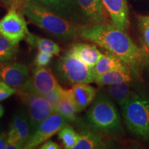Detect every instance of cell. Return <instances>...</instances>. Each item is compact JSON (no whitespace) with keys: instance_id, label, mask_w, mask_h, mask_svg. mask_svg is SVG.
<instances>
[{"instance_id":"21","label":"cell","mask_w":149,"mask_h":149,"mask_svg":"<svg viewBox=\"0 0 149 149\" xmlns=\"http://www.w3.org/2000/svg\"><path fill=\"white\" fill-rule=\"evenodd\" d=\"M56 112L66 119L68 122L75 121L76 114L78 112L70 89H64L62 97Z\"/></svg>"},{"instance_id":"31","label":"cell","mask_w":149,"mask_h":149,"mask_svg":"<svg viewBox=\"0 0 149 149\" xmlns=\"http://www.w3.org/2000/svg\"><path fill=\"white\" fill-rule=\"evenodd\" d=\"M7 141H8V134L5 132L0 133V149H5L6 148Z\"/></svg>"},{"instance_id":"33","label":"cell","mask_w":149,"mask_h":149,"mask_svg":"<svg viewBox=\"0 0 149 149\" xmlns=\"http://www.w3.org/2000/svg\"><path fill=\"white\" fill-rule=\"evenodd\" d=\"M144 53L145 54V57H146V61L149 62V51L144 52Z\"/></svg>"},{"instance_id":"15","label":"cell","mask_w":149,"mask_h":149,"mask_svg":"<svg viewBox=\"0 0 149 149\" xmlns=\"http://www.w3.org/2000/svg\"><path fill=\"white\" fill-rule=\"evenodd\" d=\"M67 53L92 68L103 55L95 45L86 43H73Z\"/></svg>"},{"instance_id":"8","label":"cell","mask_w":149,"mask_h":149,"mask_svg":"<svg viewBox=\"0 0 149 149\" xmlns=\"http://www.w3.org/2000/svg\"><path fill=\"white\" fill-rule=\"evenodd\" d=\"M59 84L51 68L46 66H37L32 70V74L25 85L17 93L29 92L45 95Z\"/></svg>"},{"instance_id":"29","label":"cell","mask_w":149,"mask_h":149,"mask_svg":"<svg viewBox=\"0 0 149 149\" xmlns=\"http://www.w3.org/2000/svg\"><path fill=\"white\" fill-rule=\"evenodd\" d=\"M15 93H17V89L2 81H0V102L6 100Z\"/></svg>"},{"instance_id":"7","label":"cell","mask_w":149,"mask_h":149,"mask_svg":"<svg viewBox=\"0 0 149 149\" xmlns=\"http://www.w3.org/2000/svg\"><path fill=\"white\" fill-rule=\"evenodd\" d=\"M29 32L26 22L22 12L15 8H9L0 19V34L15 44L26 39Z\"/></svg>"},{"instance_id":"9","label":"cell","mask_w":149,"mask_h":149,"mask_svg":"<svg viewBox=\"0 0 149 149\" xmlns=\"http://www.w3.org/2000/svg\"><path fill=\"white\" fill-rule=\"evenodd\" d=\"M68 121L55 112L40 124L24 146L25 149L36 148L68 125Z\"/></svg>"},{"instance_id":"6","label":"cell","mask_w":149,"mask_h":149,"mask_svg":"<svg viewBox=\"0 0 149 149\" xmlns=\"http://www.w3.org/2000/svg\"><path fill=\"white\" fill-rule=\"evenodd\" d=\"M17 94L27 107V114L33 134L43 121L56 111L43 95L29 92H19Z\"/></svg>"},{"instance_id":"24","label":"cell","mask_w":149,"mask_h":149,"mask_svg":"<svg viewBox=\"0 0 149 149\" xmlns=\"http://www.w3.org/2000/svg\"><path fill=\"white\" fill-rule=\"evenodd\" d=\"M57 135L66 149H73L79 138V133H77L72 126L68 125L61 128Z\"/></svg>"},{"instance_id":"22","label":"cell","mask_w":149,"mask_h":149,"mask_svg":"<svg viewBox=\"0 0 149 149\" xmlns=\"http://www.w3.org/2000/svg\"><path fill=\"white\" fill-rule=\"evenodd\" d=\"M130 83L122 82L107 86L108 94L120 107H122L135 93L130 89Z\"/></svg>"},{"instance_id":"23","label":"cell","mask_w":149,"mask_h":149,"mask_svg":"<svg viewBox=\"0 0 149 149\" xmlns=\"http://www.w3.org/2000/svg\"><path fill=\"white\" fill-rule=\"evenodd\" d=\"M18 53V44L0 34V64L14 60Z\"/></svg>"},{"instance_id":"26","label":"cell","mask_w":149,"mask_h":149,"mask_svg":"<svg viewBox=\"0 0 149 149\" xmlns=\"http://www.w3.org/2000/svg\"><path fill=\"white\" fill-rule=\"evenodd\" d=\"M63 91H64V88L60 85H59L58 86L56 87L55 89H53L50 93H48V94L44 95V97L51 104L55 111H57L58 104L60 102L61 97H62Z\"/></svg>"},{"instance_id":"34","label":"cell","mask_w":149,"mask_h":149,"mask_svg":"<svg viewBox=\"0 0 149 149\" xmlns=\"http://www.w3.org/2000/svg\"><path fill=\"white\" fill-rule=\"evenodd\" d=\"M1 133V128H0V133Z\"/></svg>"},{"instance_id":"19","label":"cell","mask_w":149,"mask_h":149,"mask_svg":"<svg viewBox=\"0 0 149 149\" xmlns=\"http://www.w3.org/2000/svg\"><path fill=\"white\" fill-rule=\"evenodd\" d=\"M129 68L127 65L124 64L120 58L111 53L103 54L101 58L99 59L95 66L93 67V69L95 72L96 77L117 69H124Z\"/></svg>"},{"instance_id":"1","label":"cell","mask_w":149,"mask_h":149,"mask_svg":"<svg viewBox=\"0 0 149 149\" xmlns=\"http://www.w3.org/2000/svg\"><path fill=\"white\" fill-rule=\"evenodd\" d=\"M79 34L81 39L104 48L108 53L120 58L134 73H137L146 61L143 49L136 45L127 32L117 28L110 21L81 26Z\"/></svg>"},{"instance_id":"17","label":"cell","mask_w":149,"mask_h":149,"mask_svg":"<svg viewBox=\"0 0 149 149\" xmlns=\"http://www.w3.org/2000/svg\"><path fill=\"white\" fill-rule=\"evenodd\" d=\"M132 72L133 71L129 68L111 70L96 77L95 82L100 86L122 82H131L133 81Z\"/></svg>"},{"instance_id":"10","label":"cell","mask_w":149,"mask_h":149,"mask_svg":"<svg viewBox=\"0 0 149 149\" xmlns=\"http://www.w3.org/2000/svg\"><path fill=\"white\" fill-rule=\"evenodd\" d=\"M30 2L44 7L78 25L85 26L75 0H31Z\"/></svg>"},{"instance_id":"18","label":"cell","mask_w":149,"mask_h":149,"mask_svg":"<svg viewBox=\"0 0 149 149\" xmlns=\"http://www.w3.org/2000/svg\"><path fill=\"white\" fill-rule=\"evenodd\" d=\"M107 148L102 136L93 130L84 129L79 133V138L73 149H98Z\"/></svg>"},{"instance_id":"4","label":"cell","mask_w":149,"mask_h":149,"mask_svg":"<svg viewBox=\"0 0 149 149\" xmlns=\"http://www.w3.org/2000/svg\"><path fill=\"white\" fill-rule=\"evenodd\" d=\"M128 130L141 139L149 138V100L134 93L122 107Z\"/></svg>"},{"instance_id":"2","label":"cell","mask_w":149,"mask_h":149,"mask_svg":"<svg viewBox=\"0 0 149 149\" xmlns=\"http://www.w3.org/2000/svg\"><path fill=\"white\" fill-rule=\"evenodd\" d=\"M31 22L64 42H70L81 38V26L54 13L44 7L29 2L22 10Z\"/></svg>"},{"instance_id":"25","label":"cell","mask_w":149,"mask_h":149,"mask_svg":"<svg viewBox=\"0 0 149 149\" xmlns=\"http://www.w3.org/2000/svg\"><path fill=\"white\" fill-rule=\"evenodd\" d=\"M141 40L143 43V51H149V16L141 17L139 20Z\"/></svg>"},{"instance_id":"28","label":"cell","mask_w":149,"mask_h":149,"mask_svg":"<svg viewBox=\"0 0 149 149\" xmlns=\"http://www.w3.org/2000/svg\"><path fill=\"white\" fill-rule=\"evenodd\" d=\"M31 0H2V2L6 8H15L16 10L22 12L25 6Z\"/></svg>"},{"instance_id":"5","label":"cell","mask_w":149,"mask_h":149,"mask_svg":"<svg viewBox=\"0 0 149 149\" xmlns=\"http://www.w3.org/2000/svg\"><path fill=\"white\" fill-rule=\"evenodd\" d=\"M54 70L59 81L68 85L91 84L96 78L93 68L68 53L57 61Z\"/></svg>"},{"instance_id":"32","label":"cell","mask_w":149,"mask_h":149,"mask_svg":"<svg viewBox=\"0 0 149 149\" xmlns=\"http://www.w3.org/2000/svg\"><path fill=\"white\" fill-rule=\"evenodd\" d=\"M3 115H4V109H3V106L0 104V118H1Z\"/></svg>"},{"instance_id":"11","label":"cell","mask_w":149,"mask_h":149,"mask_svg":"<svg viewBox=\"0 0 149 149\" xmlns=\"http://www.w3.org/2000/svg\"><path fill=\"white\" fill-rule=\"evenodd\" d=\"M30 76L29 68L24 64L10 61L0 64V81L17 89V91L26 84Z\"/></svg>"},{"instance_id":"14","label":"cell","mask_w":149,"mask_h":149,"mask_svg":"<svg viewBox=\"0 0 149 149\" xmlns=\"http://www.w3.org/2000/svg\"><path fill=\"white\" fill-rule=\"evenodd\" d=\"M110 22L117 28L127 32L129 26L127 0H102Z\"/></svg>"},{"instance_id":"13","label":"cell","mask_w":149,"mask_h":149,"mask_svg":"<svg viewBox=\"0 0 149 149\" xmlns=\"http://www.w3.org/2000/svg\"><path fill=\"white\" fill-rule=\"evenodd\" d=\"M8 141L25 144L32 135L27 112L24 109L19 110L13 116L8 132Z\"/></svg>"},{"instance_id":"20","label":"cell","mask_w":149,"mask_h":149,"mask_svg":"<svg viewBox=\"0 0 149 149\" xmlns=\"http://www.w3.org/2000/svg\"><path fill=\"white\" fill-rule=\"evenodd\" d=\"M26 40L31 47L35 48L38 51L53 54V55H59L61 52V47L57 43L49 39L43 38L36 35L27 33Z\"/></svg>"},{"instance_id":"30","label":"cell","mask_w":149,"mask_h":149,"mask_svg":"<svg viewBox=\"0 0 149 149\" xmlns=\"http://www.w3.org/2000/svg\"><path fill=\"white\" fill-rule=\"evenodd\" d=\"M39 148L40 149H59L61 148V147L57 143L55 142V141L52 140H48L46 141L45 142H44L41 145L40 147H39Z\"/></svg>"},{"instance_id":"3","label":"cell","mask_w":149,"mask_h":149,"mask_svg":"<svg viewBox=\"0 0 149 149\" xmlns=\"http://www.w3.org/2000/svg\"><path fill=\"white\" fill-rule=\"evenodd\" d=\"M86 120L95 129L107 134L122 131L120 116L112 100L105 93H100L87 112Z\"/></svg>"},{"instance_id":"12","label":"cell","mask_w":149,"mask_h":149,"mask_svg":"<svg viewBox=\"0 0 149 149\" xmlns=\"http://www.w3.org/2000/svg\"><path fill=\"white\" fill-rule=\"evenodd\" d=\"M85 26L96 25L109 21L102 0H75Z\"/></svg>"},{"instance_id":"16","label":"cell","mask_w":149,"mask_h":149,"mask_svg":"<svg viewBox=\"0 0 149 149\" xmlns=\"http://www.w3.org/2000/svg\"><path fill=\"white\" fill-rule=\"evenodd\" d=\"M77 112H81L93 103L97 97V91L88 84H77L70 88Z\"/></svg>"},{"instance_id":"27","label":"cell","mask_w":149,"mask_h":149,"mask_svg":"<svg viewBox=\"0 0 149 149\" xmlns=\"http://www.w3.org/2000/svg\"><path fill=\"white\" fill-rule=\"evenodd\" d=\"M53 55L45 52L38 51L34 60V64L37 66H47L51 62Z\"/></svg>"}]
</instances>
